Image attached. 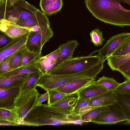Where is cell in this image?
Here are the masks:
<instances>
[{"label": "cell", "instance_id": "obj_1", "mask_svg": "<svg viewBox=\"0 0 130 130\" xmlns=\"http://www.w3.org/2000/svg\"><path fill=\"white\" fill-rule=\"evenodd\" d=\"M86 8L92 15L104 23L120 27L130 26V10L118 0H85Z\"/></svg>", "mask_w": 130, "mask_h": 130}, {"label": "cell", "instance_id": "obj_2", "mask_svg": "<svg viewBox=\"0 0 130 130\" xmlns=\"http://www.w3.org/2000/svg\"><path fill=\"white\" fill-rule=\"evenodd\" d=\"M58 107L42 104L28 113L21 125L36 126L74 124L78 120L75 115H66Z\"/></svg>", "mask_w": 130, "mask_h": 130}, {"label": "cell", "instance_id": "obj_3", "mask_svg": "<svg viewBox=\"0 0 130 130\" xmlns=\"http://www.w3.org/2000/svg\"><path fill=\"white\" fill-rule=\"evenodd\" d=\"M105 60L104 59L89 68L75 73L60 75L42 74L37 86L47 91L75 80L83 78L95 79L103 68Z\"/></svg>", "mask_w": 130, "mask_h": 130}, {"label": "cell", "instance_id": "obj_4", "mask_svg": "<svg viewBox=\"0 0 130 130\" xmlns=\"http://www.w3.org/2000/svg\"><path fill=\"white\" fill-rule=\"evenodd\" d=\"M40 94L35 88L20 90L12 108L6 109L12 112L22 123L28 113L38 105Z\"/></svg>", "mask_w": 130, "mask_h": 130}, {"label": "cell", "instance_id": "obj_5", "mask_svg": "<svg viewBox=\"0 0 130 130\" xmlns=\"http://www.w3.org/2000/svg\"><path fill=\"white\" fill-rule=\"evenodd\" d=\"M104 59L98 55L77 56L62 63L48 74L60 75L76 73L89 68Z\"/></svg>", "mask_w": 130, "mask_h": 130}, {"label": "cell", "instance_id": "obj_6", "mask_svg": "<svg viewBox=\"0 0 130 130\" xmlns=\"http://www.w3.org/2000/svg\"><path fill=\"white\" fill-rule=\"evenodd\" d=\"M2 10V19L11 22L19 20L35 18L40 11L25 0H19L12 7Z\"/></svg>", "mask_w": 130, "mask_h": 130}, {"label": "cell", "instance_id": "obj_7", "mask_svg": "<svg viewBox=\"0 0 130 130\" xmlns=\"http://www.w3.org/2000/svg\"><path fill=\"white\" fill-rule=\"evenodd\" d=\"M53 32L50 25L42 27L36 31L29 32L26 47L30 52L41 54L42 47L53 36Z\"/></svg>", "mask_w": 130, "mask_h": 130}, {"label": "cell", "instance_id": "obj_8", "mask_svg": "<svg viewBox=\"0 0 130 130\" xmlns=\"http://www.w3.org/2000/svg\"><path fill=\"white\" fill-rule=\"evenodd\" d=\"M109 106V110L99 113L92 122L99 124L112 125L128 120L116 102Z\"/></svg>", "mask_w": 130, "mask_h": 130}, {"label": "cell", "instance_id": "obj_9", "mask_svg": "<svg viewBox=\"0 0 130 130\" xmlns=\"http://www.w3.org/2000/svg\"><path fill=\"white\" fill-rule=\"evenodd\" d=\"M61 49L59 46L57 50L52 53L37 59L32 62L33 65L42 74L49 73L55 67Z\"/></svg>", "mask_w": 130, "mask_h": 130}, {"label": "cell", "instance_id": "obj_10", "mask_svg": "<svg viewBox=\"0 0 130 130\" xmlns=\"http://www.w3.org/2000/svg\"><path fill=\"white\" fill-rule=\"evenodd\" d=\"M130 35L129 33L123 32L112 36L98 51V55L104 59L111 56Z\"/></svg>", "mask_w": 130, "mask_h": 130}, {"label": "cell", "instance_id": "obj_11", "mask_svg": "<svg viewBox=\"0 0 130 130\" xmlns=\"http://www.w3.org/2000/svg\"><path fill=\"white\" fill-rule=\"evenodd\" d=\"M0 29L1 31L12 39L29 32L28 28L20 26L2 19L0 20Z\"/></svg>", "mask_w": 130, "mask_h": 130}, {"label": "cell", "instance_id": "obj_12", "mask_svg": "<svg viewBox=\"0 0 130 130\" xmlns=\"http://www.w3.org/2000/svg\"><path fill=\"white\" fill-rule=\"evenodd\" d=\"M29 32L13 39L8 44L1 48L0 62L7 57L17 51L26 44Z\"/></svg>", "mask_w": 130, "mask_h": 130}, {"label": "cell", "instance_id": "obj_13", "mask_svg": "<svg viewBox=\"0 0 130 130\" xmlns=\"http://www.w3.org/2000/svg\"><path fill=\"white\" fill-rule=\"evenodd\" d=\"M109 91L98 81H93L77 93L78 98L90 99Z\"/></svg>", "mask_w": 130, "mask_h": 130}, {"label": "cell", "instance_id": "obj_14", "mask_svg": "<svg viewBox=\"0 0 130 130\" xmlns=\"http://www.w3.org/2000/svg\"><path fill=\"white\" fill-rule=\"evenodd\" d=\"M95 80L92 78L77 79L62 85L55 89L67 95L74 94Z\"/></svg>", "mask_w": 130, "mask_h": 130}, {"label": "cell", "instance_id": "obj_15", "mask_svg": "<svg viewBox=\"0 0 130 130\" xmlns=\"http://www.w3.org/2000/svg\"><path fill=\"white\" fill-rule=\"evenodd\" d=\"M20 90L19 87L6 89L0 88V108H12L15 99Z\"/></svg>", "mask_w": 130, "mask_h": 130}, {"label": "cell", "instance_id": "obj_16", "mask_svg": "<svg viewBox=\"0 0 130 130\" xmlns=\"http://www.w3.org/2000/svg\"><path fill=\"white\" fill-rule=\"evenodd\" d=\"M79 45L77 41L74 40L68 41L66 43L60 45L61 49L54 68L64 62L73 58L74 52Z\"/></svg>", "mask_w": 130, "mask_h": 130}, {"label": "cell", "instance_id": "obj_17", "mask_svg": "<svg viewBox=\"0 0 130 130\" xmlns=\"http://www.w3.org/2000/svg\"><path fill=\"white\" fill-rule=\"evenodd\" d=\"M116 103L114 92L108 91L91 98L88 105L96 107L108 106Z\"/></svg>", "mask_w": 130, "mask_h": 130}, {"label": "cell", "instance_id": "obj_18", "mask_svg": "<svg viewBox=\"0 0 130 130\" xmlns=\"http://www.w3.org/2000/svg\"><path fill=\"white\" fill-rule=\"evenodd\" d=\"M29 74L16 75L7 78L0 77V88L6 89L19 87L21 89Z\"/></svg>", "mask_w": 130, "mask_h": 130}, {"label": "cell", "instance_id": "obj_19", "mask_svg": "<svg viewBox=\"0 0 130 130\" xmlns=\"http://www.w3.org/2000/svg\"><path fill=\"white\" fill-rule=\"evenodd\" d=\"M11 22L27 28L37 25H50L49 20L46 14L41 11L35 18L19 20Z\"/></svg>", "mask_w": 130, "mask_h": 130}, {"label": "cell", "instance_id": "obj_20", "mask_svg": "<svg viewBox=\"0 0 130 130\" xmlns=\"http://www.w3.org/2000/svg\"><path fill=\"white\" fill-rule=\"evenodd\" d=\"M77 93L67 95L50 105L72 112L78 99Z\"/></svg>", "mask_w": 130, "mask_h": 130}, {"label": "cell", "instance_id": "obj_21", "mask_svg": "<svg viewBox=\"0 0 130 130\" xmlns=\"http://www.w3.org/2000/svg\"><path fill=\"white\" fill-rule=\"evenodd\" d=\"M63 4L62 0H40V6L44 13L51 14L60 11Z\"/></svg>", "mask_w": 130, "mask_h": 130}, {"label": "cell", "instance_id": "obj_22", "mask_svg": "<svg viewBox=\"0 0 130 130\" xmlns=\"http://www.w3.org/2000/svg\"><path fill=\"white\" fill-rule=\"evenodd\" d=\"M114 92L116 102L120 107L128 120H130V94Z\"/></svg>", "mask_w": 130, "mask_h": 130}, {"label": "cell", "instance_id": "obj_23", "mask_svg": "<svg viewBox=\"0 0 130 130\" xmlns=\"http://www.w3.org/2000/svg\"><path fill=\"white\" fill-rule=\"evenodd\" d=\"M38 72H40L37 68L31 63L22 66L10 71L0 74V77L7 78L14 75L31 74Z\"/></svg>", "mask_w": 130, "mask_h": 130}, {"label": "cell", "instance_id": "obj_24", "mask_svg": "<svg viewBox=\"0 0 130 130\" xmlns=\"http://www.w3.org/2000/svg\"><path fill=\"white\" fill-rule=\"evenodd\" d=\"M107 64L113 71H116L123 63L130 59V52L124 55L115 56H110L106 58Z\"/></svg>", "mask_w": 130, "mask_h": 130}, {"label": "cell", "instance_id": "obj_25", "mask_svg": "<svg viewBox=\"0 0 130 130\" xmlns=\"http://www.w3.org/2000/svg\"><path fill=\"white\" fill-rule=\"evenodd\" d=\"M25 44L17 52L11 60L9 66L11 69L14 70L22 66V61L23 57L26 53L28 51Z\"/></svg>", "mask_w": 130, "mask_h": 130}, {"label": "cell", "instance_id": "obj_26", "mask_svg": "<svg viewBox=\"0 0 130 130\" xmlns=\"http://www.w3.org/2000/svg\"><path fill=\"white\" fill-rule=\"evenodd\" d=\"M110 109L109 106L100 107L91 110L81 116L80 120L83 123L92 122L100 113Z\"/></svg>", "mask_w": 130, "mask_h": 130}, {"label": "cell", "instance_id": "obj_27", "mask_svg": "<svg viewBox=\"0 0 130 130\" xmlns=\"http://www.w3.org/2000/svg\"><path fill=\"white\" fill-rule=\"evenodd\" d=\"M0 122L11 123L14 126H19L21 124L12 112L6 109L0 108Z\"/></svg>", "mask_w": 130, "mask_h": 130}, {"label": "cell", "instance_id": "obj_28", "mask_svg": "<svg viewBox=\"0 0 130 130\" xmlns=\"http://www.w3.org/2000/svg\"><path fill=\"white\" fill-rule=\"evenodd\" d=\"M42 74L40 72L29 74L21 90L31 89L35 88L37 87V84Z\"/></svg>", "mask_w": 130, "mask_h": 130}, {"label": "cell", "instance_id": "obj_29", "mask_svg": "<svg viewBox=\"0 0 130 130\" xmlns=\"http://www.w3.org/2000/svg\"><path fill=\"white\" fill-rule=\"evenodd\" d=\"M130 52V35L111 56H119Z\"/></svg>", "mask_w": 130, "mask_h": 130}, {"label": "cell", "instance_id": "obj_30", "mask_svg": "<svg viewBox=\"0 0 130 130\" xmlns=\"http://www.w3.org/2000/svg\"><path fill=\"white\" fill-rule=\"evenodd\" d=\"M97 81L107 88L109 91H113L120 84L112 78H110L104 76L99 78Z\"/></svg>", "mask_w": 130, "mask_h": 130}, {"label": "cell", "instance_id": "obj_31", "mask_svg": "<svg viewBox=\"0 0 130 130\" xmlns=\"http://www.w3.org/2000/svg\"><path fill=\"white\" fill-rule=\"evenodd\" d=\"M90 35L91 38L90 42L94 46H97L102 44L104 39L102 32L99 29L97 28L92 30Z\"/></svg>", "mask_w": 130, "mask_h": 130}, {"label": "cell", "instance_id": "obj_32", "mask_svg": "<svg viewBox=\"0 0 130 130\" xmlns=\"http://www.w3.org/2000/svg\"><path fill=\"white\" fill-rule=\"evenodd\" d=\"M48 100L47 104L50 105L60 100L67 94L59 91L55 89L48 90Z\"/></svg>", "mask_w": 130, "mask_h": 130}, {"label": "cell", "instance_id": "obj_33", "mask_svg": "<svg viewBox=\"0 0 130 130\" xmlns=\"http://www.w3.org/2000/svg\"><path fill=\"white\" fill-rule=\"evenodd\" d=\"M17 51L7 57L0 62V74L13 70L10 67L9 64Z\"/></svg>", "mask_w": 130, "mask_h": 130}, {"label": "cell", "instance_id": "obj_34", "mask_svg": "<svg viewBox=\"0 0 130 130\" xmlns=\"http://www.w3.org/2000/svg\"><path fill=\"white\" fill-rule=\"evenodd\" d=\"M42 56L41 53L28 51L25 54L23 57L22 61V66L31 63L37 58Z\"/></svg>", "mask_w": 130, "mask_h": 130}, {"label": "cell", "instance_id": "obj_35", "mask_svg": "<svg viewBox=\"0 0 130 130\" xmlns=\"http://www.w3.org/2000/svg\"><path fill=\"white\" fill-rule=\"evenodd\" d=\"M116 71L120 72L127 79L130 80V59L121 64Z\"/></svg>", "mask_w": 130, "mask_h": 130}, {"label": "cell", "instance_id": "obj_36", "mask_svg": "<svg viewBox=\"0 0 130 130\" xmlns=\"http://www.w3.org/2000/svg\"><path fill=\"white\" fill-rule=\"evenodd\" d=\"M91 99H83L78 98V99L74 108L72 114L78 115L79 110L81 108L88 105Z\"/></svg>", "mask_w": 130, "mask_h": 130}, {"label": "cell", "instance_id": "obj_37", "mask_svg": "<svg viewBox=\"0 0 130 130\" xmlns=\"http://www.w3.org/2000/svg\"><path fill=\"white\" fill-rule=\"evenodd\" d=\"M113 91L130 94V80L127 79L124 82L120 83Z\"/></svg>", "mask_w": 130, "mask_h": 130}, {"label": "cell", "instance_id": "obj_38", "mask_svg": "<svg viewBox=\"0 0 130 130\" xmlns=\"http://www.w3.org/2000/svg\"><path fill=\"white\" fill-rule=\"evenodd\" d=\"M19 0H2L0 1V6L2 9L9 8L12 6Z\"/></svg>", "mask_w": 130, "mask_h": 130}, {"label": "cell", "instance_id": "obj_39", "mask_svg": "<svg viewBox=\"0 0 130 130\" xmlns=\"http://www.w3.org/2000/svg\"><path fill=\"white\" fill-rule=\"evenodd\" d=\"M12 39L5 33L1 34L0 36V47L5 46Z\"/></svg>", "mask_w": 130, "mask_h": 130}, {"label": "cell", "instance_id": "obj_40", "mask_svg": "<svg viewBox=\"0 0 130 130\" xmlns=\"http://www.w3.org/2000/svg\"><path fill=\"white\" fill-rule=\"evenodd\" d=\"M48 100V92H46L43 94H40L39 98V102L38 105L42 104L45 101Z\"/></svg>", "mask_w": 130, "mask_h": 130}, {"label": "cell", "instance_id": "obj_41", "mask_svg": "<svg viewBox=\"0 0 130 130\" xmlns=\"http://www.w3.org/2000/svg\"><path fill=\"white\" fill-rule=\"evenodd\" d=\"M121 2H123L130 5V0H118Z\"/></svg>", "mask_w": 130, "mask_h": 130}, {"label": "cell", "instance_id": "obj_42", "mask_svg": "<svg viewBox=\"0 0 130 130\" xmlns=\"http://www.w3.org/2000/svg\"><path fill=\"white\" fill-rule=\"evenodd\" d=\"M124 122L122 123V124L125 125H130V120H128L124 121Z\"/></svg>", "mask_w": 130, "mask_h": 130}, {"label": "cell", "instance_id": "obj_43", "mask_svg": "<svg viewBox=\"0 0 130 130\" xmlns=\"http://www.w3.org/2000/svg\"><path fill=\"white\" fill-rule=\"evenodd\" d=\"M2 1V0H0V1Z\"/></svg>", "mask_w": 130, "mask_h": 130}]
</instances>
